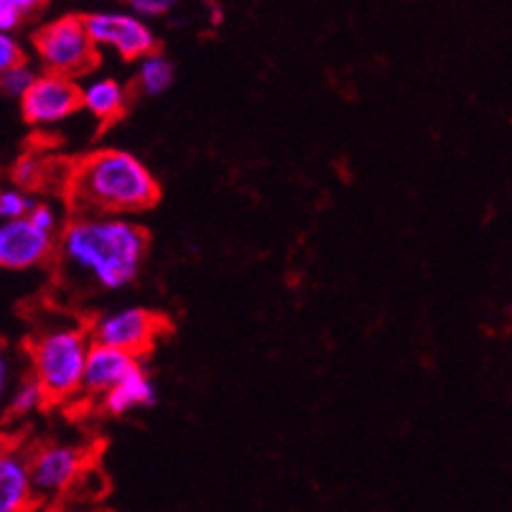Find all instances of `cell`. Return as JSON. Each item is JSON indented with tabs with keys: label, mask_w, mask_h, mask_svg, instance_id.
<instances>
[{
	"label": "cell",
	"mask_w": 512,
	"mask_h": 512,
	"mask_svg": "<svg viewBox=\"0 0 512 512\" xmlns=\"http://www.w3.org/2000/svg\"><path fill=\"white\" fill-rule=\"evenodd\" d=\"M125 102H128L125 87L115 79L97 77L82 87V107L100 120L120 118L125 110Z\"/></svg>",
	"instance_id": "obj_13"
},
{
	"label": "cell",
	"mask_w": 512,
	"mask_h": 512,
	"mask_svg": "<svg viewBox=\"0 0 512 512\" xmlns=\"http://www.w3.org/2000/svg\"><path fill=\"white\" fill-rule=\"evenodd\" d=\"M161 329V316L146 309H120L95 321L92 342L113 344L128 349L133 355H141L156 342Z\"/></svg>",
	"instance_id": "obj_7"
},
{
	"label": "cell",
	"mask_w": 512,
	"mask_h": 512,
	"mask_svg": "<svg viewBox=\"0 0 512 512\" xmlns=\"http://www.w3.org/2000/svg\"><path fill=\"white\" fill-rule=\"evenodd\" d=\"M46 398H49V395H46L44 385H41L39 380H26V383L13 393L11 413H16V416H26V413L39 411V408L44 406Z\"/></svg>",
	"instance_id": "obj_15"
},
{
	"label": "cell",
	"mask_w": 512,
	"mask_h": 512,
	"mask_svg": "<svg viewBox=\"0 0 512 512\" xmlns=\"http://www.w3.org/2000/svg\"><path fill=\"white\" fill-rule=\"evenodd\" d=\"M51 232L41 230L31 217L3 220L0 227V265L6 271H26L49 255Z\"/></svg>",
	"instance_id": "obj_8"
},
{
	"label": "cell",
	"mask_w": 512,
	"mask_h": 512,
	"mask_svg": "<svg viewBox=\"0 0 512 512\" xmlns=\"http://www.w3.org/2000/svg\"><path fill=\"white\" fill-rule=\"evenodd\" d=\"M136 85L141 87V92H146V95H161V92H166L174 85V67H171L169 59L153 51V54L141 59Z\"/></svg>",
	"instance_id": "obj_14"
},
{
	"label": "cell",
	"mask_w": 512,
	"mask_h": 512,
	"mask_svg": "<svg viewBox=\"0 0 512 512\" xmlns=\"http://www.w3.org/2000/svg\"><path fill=\"white\" fill-rule=\"evenodd\" d=\"M36 207V202H31L21 189H3L0 194V217L3 220H18V217H29L31 209Z\"/></svg>",
	"instance_id": "obj_17"
},
{
	"label": "cell",
	"mask_w": 512,
	"mask_h": 512,
	"mask_svg": "<svg viewBox=\"0 0 512 512\" xmlns=\"http://www.w3.org/2000/svg\"><path fill=\"white\" fill-rule=\"evenodd\" d=\"M31 464L18 454H3L0 459V512H21L31 505L34 497Z\"/></svg>",
	"instance_id": "obj_11"
},
{
	"label": "cell",
	"mask_w": 512,
	"mask_h": 512,
	"mask_svg": "<svg viewBox=\"0 0 512 512\" xmlns=\"http://www.w3.org/2000/svg\"><path fill=\"white\" fill-rule=\"evenodd\" d=\"M176 3H179V0H128V6L143 18L164 16V13H169Z\"/></svg>",
	"instance_id": "obj_20"
},
{
	"label": "cell",
	"mask_w": 512,
	"mask_h": 512,
	"mask_svg": "<svg viewBox=\"0 0 512 512\" xmlns=\"http://www.w3.org/2000/svg\"><path fill=\"white\" fill-rule=\"evenodd\" d=\"M82 107V87H77L69 74H41L26 95L21 97V110L26 123L54 125L67 120Z\"/></svg>",
	"instance_id": "obj_5"
},
{
	"label": "cell",
	"mask_w": 512,
	"mask_h": 512,
	"mask_svg": "<svg viewBox=\"0 0 512 512\" xmlns=\"http://www.w3.org/2000/svg\"><path fill=\"white\" fill-rule=\"evenodd\" d=\"M92 342L79 329H51L36 339L31 349L36 380L44 385L49 400L72 398L85 388V365Z\"/></svg>",
	"instance_id": "obj_3"
},
{
	"label": "cell",
	"mask_w": 512,
	"mask_h": 512,
	"mask_svg": "<svg viewBox=\"0 0 512 512\" xmlns=\"http://www.w3.org/2000/svg\"><path fill=\"white\" fill-rule=\"evenodd\" d=\"M82 456L72 446H49L39 451L31 462V482L41 497H54L64 492L77 479Z\"/></svg>",
	"instance_id": "obj_9"
},
{
	"label": "cell",
	"mask_w": 512,
	"mask_h": 512,
	"mask_svg": "<svg viewBox=\"0 0 512 512\" xmlns=\"http://www.w3.org/2000/svg\"><path fill=\"white\" fill-rule=\"evenodd\" d=\"M0 3H3V6L16 8V11L21 13V16H29V13H34L36 8H39L41 3H44V0H0Z\"/></svg>",
	"instance_id": "obj_23"
},
{
	"label": "cell",
	"mask_w": 512,
	"mask_h": 512,
	"mask_svg": "<svg viewBox=\"0 0 512 512\" xmlns=\"http://www.w3.org/2000/svg\"><path fill=\"white\" fill-rule=\"evenodd\" d=\"M21 13L16 11V8H11V6H3V3H0V29L3 31H13L18 26V23H21Z\"/></svg>",
	"instance_id": "obj_22"
},
{
	"label": "cell",
	"mask_w": 512,
	"mask_h": 512,
	"mask_svg": "<svg viewBox=\"0 0 512 512\" xmlns=\"http://www.w3.org/2000/svg\"><path fill=\"white\" fill-rule=\"evenodd\" d=\"M44 176V164H41V158L34 156V153H26L13 164V181L18 186H36Z\"/></svg>",
	"instance_id": "obj_18"
},
{
	"label": "cell",
	"mask_w": 512,
	"mask_h": 512,
	"mask_svg": "<svg viewBox=\"0 0 512 512\" xmlns=\"http://www.w3.org/2000/svg\"><path fill=\"white\" fill-rule=\"evenodd\" d=\"M146 250V232L113 214H82L62 235V258L107 291L138 276Z\"/></svg>",
	"instance_id": "obj_1"
},
{
	"label": "cell",
	"mask_w": 512,
	"mask_h": 512,
	"mask_svg": "<svg viewBox=\"0 0 512 512\" xmlns=\"http://www.w3.org/2000/svg\"><path fill=\"white\" fill-rule=\"evenodd\" d=\"M138 355L128 349L113 347V344L92 342L90 355L85 365V388L92 395H105L123 380L125 375L138 367Z\"/></svg>",
	"instance_id": "obj_10"
},
{
	"label": "cell",
	"mask_w": 512,
	"mask_h": 512,
	"mask_svg": "<svg viewBox=\"0 0 512 512\" xmlns=\"http://www.w3.org/2000/svg\"><path fill=\"white\" fill-rule=\"evenodd\" d=\"M36 79H39V74H36L34 69L29 67V64H26V62L16 64V67H11V69H6V72H3V92L21 100V97L26 95L31 87H34Z\"/></svg>",
	"instance_id": "obj_16"
},
{
	"label": "cell",
	"mask_w": 512,
	"mask_h": 512,
	"mask_svg": "<svg viewBox=\"0 0 512 512\" xmlns=\"http://www.w3.org/2000/svg\"><path fill=\"white\" fill-rule=\"evenodd\" d=\"M36 54L49 72L77 74L90 72L97 64V44L85 18L64 16L46 23L34 39Z\"/></svg>",
	"instance_id": "obj_4"
},
{
	"label": "cell",
	"mask_w": 512,
	"mask_h": 512,
	"mask_svg": "<svg viewBox=\"0 0 512 512\" xmlns=\"http://www.w3.org/2000/svg\"><path fill=\"white\" fill-rule=\"evenodd\" d=\"M29 217L34 225H39L41 230L51 232V235H54V230H57V212H54L49 204H36V207L29 212Z\"/></svg>",
	"instance_id": "obj_21"
},
{
	"label": "cell",
	"mask_w": 512,
	"mask_h": 512,
	"mask_svg": "<svg viewBox=\"0 0 512 512\" xmlns=\"http://www.w3.org/2000/svg\"><path fill=\"white\" fill-rule=\"evenodd\" d=\"M69 197L79 214H130L158 202V184L133 153L105 148L74 166Z\"/></svg>",
	"instance_id": "obj_2"
},
{
	"label": "cell",
	"mask_w": 512,
	"mask_h": 512,
	"mask_svg": "<svg viewBox=\"0 0 512 512\" xmlns=\"http://www.w3.org/2000/svg\"><path fill=\"white\" fill-rule=\"evenodd\" d=\"M23 62H26V59H23L21 44H18L8 31H3V36H0V72H6V69Z\"/></svg>",
	"instance_id": "obj_19"
},
{
	"label": "cell",
	"mask_w": 512,
	"mask_h": 512,
	"mask_svg": "<svg viewBox=\"0 0 512 512\" xmlns=\"http://www.w3.org/2000/svg\"><path fill=\"white\" fill-rule=\"evenodd\" d=\"M85 21L95 44L118 51L123 59H143L156 51V36L138 13H92Z\"/></svg>",
	"instance_id": "obj_6"
},
{
	"label": "cell",
	"mask_w": 512,
	"mask_h": 512,
	"mask_svg": "<svg viewBox=\"0 0 512 512\" xmlns=\"http://www.w3.org/2000/svg\"><path fill=\"white\" fill-rule=\"evenodd\" d=\"M102 403H105L107 413L125 416V413L136 411V408H151L156 403V388H153L151 377L138 365L110 393L102 395Z\"/></svg>",
	"instance_id": "obj_12"
}]
</instances>
